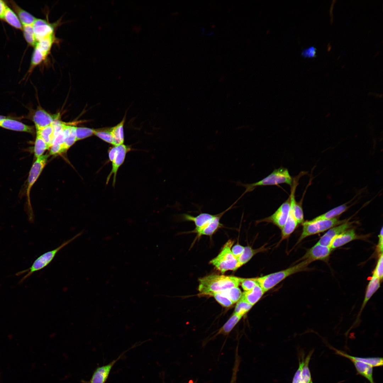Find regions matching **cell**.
<instances>
[{
	"instance_id": "1",
	"label": "cell",
	"mask_w": 383,
	"mask_h": 383,
	"mask_svg": "<svg viewBox=\"0 0 383 383\" xmlns=\"http://www.w3.org/2000/svg\"><path fill=\"white\" fill-rule=\"evenodd\" d=\"M262 300L260 292L247 287L226 291L216 301V311L219 321L223 324V338L213 359L214 367L222 353L227 350L226 371L231 369L235 343L248 324L253 307Z\"/></svg>"
},
{
	"instance_id": "2",
	"label": "cell",
	"mask_w": 383,
	"mask_h": 383,
	"mask_svg": "<svg viewBox=\"0 0 383 383\" xmlns=\"http://www.w3.org/2000/svg\"><path fill=\"white\" fill-rule=\"evenodd\" d=\"M96 311L94 309L74 316L60 340L54 362L52 383H60L94 323Z\"/></svg>"
},
{
	"instance_id": "3",
	"label": "cell",
	"mask_w": 383,
	"mask_h": 383,
	"mask_svg": "<svg viewBox=\"0 0 383 383\" xmlns=\"http://www.w3.org/2000/svg\"><path fill=\"white\" fill-rule=\"evenodd\" d=\"M116 233L114 229L99 228L78 213L65 226L63 240L69 248L72 261L76 262L102 249Z\"/></svg>"
},
{
	"instance_id": "4",
	"label": "cell",
	"mask_w": 383,
	"mask_h": 383,
	"mask_svg": "<svg viewBox=\"0 0 383 383\" xmlns=\"http://www.w3.org/2000/svg\"><path fill=\"white\" fill-rule=\"evenodd\" d=\"M72 78L75 83L109 70V50L89 39L73 37L65 48Z\"/></svg>"
},
{
	"instance_id": "5",
	"label": "cell",
	"mask_w": 383,
	"mask_h": 383,
	"mask_svg": "<svg viewBox=\"0 0 383 383\" xmlns=\"http://www.w3.org/2000/svg\"><path fill=\"white\" fill-rule=\"evenodd\" d=\"M0 254L23 261L60 267H67L68 264L67 256L65 252L13 235L0 244Z\"/></svg>"
},
{
	"instance_id": "6",
	"label": "cell",
	"mask_w": 383,
	"mask_h": 383,
	"mask_svg": "<svg viewBox=\"0 0 383 383\" xmlns=\"http://www.w3.org/2000/svg\"><path fill=\"white\" fill-rule=\"evenodd\" d=\"M250 235V232L243 242L232 251L214 255L216 264L226 281V291H235L248 286L247 252Z\"/></svg>"
},
{
	"instance_id": "7",
	"label": "cell",
	"mask_w": 383,
	"mask_h": 383,
	"mask_svg": "<svg viewBox=\"0 0 383 383\" xmlns=\"http://www.w3.org/2000/svg\"><path fill=\"white\" fill-rule=\"evenodd\" d=\"M19 7L39 38L45 51L65 50L73 36L57 24L38 13L26 1L19 2Z\"/></svg>"
},
{
	"instance_id": "8",
	"label": "cell",
	"mask_w": 383,
	"mask_h": 383,
	"mask_svg": "<svg viewBox=\"0 0 383 383\" xmlns=\"http://www.w3.org/2000/svg\"><path fill=\"white\" fill-rule=\"evenodd\" d=\"M59 137L55 148H60L74 131L81 128L95 113L96 107L87 103L72 92L69 94Z\"/></svg>"
},
{
	"instance_id": "9",
	"label": "cell",
	"mask_w": 383,
	"mask_h": 383,
	"mask_svg": "<svg viewBox=\"0 0 383 383\" xmlns=\"http://www.w3.org/2000/svg\"><path fill=\"white\" fill-rule=\"evenodd\" d=\"M6 40L26 55L44 61L45 51L29 23L15 13Z\"/></svg>"
},
{
	"instance_id": "10",
	"label": "cell",
	"mask_w": 383,
	"mask_h": 383,
	"mask_svg": "<svg viewBox=\"0 0 383 383\" xmlns=\"http://www.w3.org/2000/svg\"><path fill=\"white\" fill-rule=\"evenodd\" d=\"M84 278L88 281L98 297L104 292L110 270L104 248L83 259L73 262Z\"/></svg>"
},
{
	"instance_id": "11",
	"label": "cell",
	"mask_w": 383,
	"mask_h": 383,
	"mask_svg": "<svg viewBox=\"0 0 383 383\" xmlns=\"http://www.w3.org/2000/svg\"><path fill=\"white\" fill-rule=\"evenodd\" d=\"M65 50H46L44 61L52 84L58 91L69 94L74 82L70 72Z\"/></svg>"
},
{
	"instance_id": "12",
	"label": "cell",
	"mask_w": 383,
	"mask_h": 383,
	"mask_svg": "<svg viewBox=\"0 0 383 383\" xmlns=\"http://www.w3.org/2000/svg\"><path fill=\"white\" fill-rule=\"evenodd\" d=\"M96 298L92 287L79 270L72 266L67 298L70 313L74 316L84 311L89 302Z\"/></svg>"
},
{
	"instance_id": "13",
	"label": "cell",
	"mask_w": 383,
	"mask_h": 383,
	"mask_svg": "<svg viewBox=\"0 0 383 383\" xmlns=\"http://www.w3.org/2000/svg\"><path fill=\"white\" fill-rule=\"evenodd\" d=\"M153 282L166 279L189 269L193 258L173 255L150 254Z\"/></svg>"
},
{
	"instance_id": "14",
	"label": "cell",
	"mask_w": 383,
	"mask_h": 383,
	"mask_svg": "<svg viewBox=\"0 0 383 383\" xmlns=\"http://www.w3.org/2000/svg\"><path fill=\"white\" fill-rule=\"evenodd\" d=\"M153 282L150 254L142 252L139 263L126 287L133 301Z\"/></svg>"
},
{
	"instance_id": "15",
	"label": "cell",
	"mask_w": 383,
	"mask_h": 383,
	"mask_svg": "<svg viewBox=\"0 0 383 383\" xmlns=\"http://www.w3.org/2000/svg\"><path fill=\"white\" fill-rule=\"evenodd\" d=\"M130 299L126 287L124 289H106L101 294L99 309L104 311H111L119 309L128 304Z\"/></svg>"
},
{
	"instance_id": "16",
	"label": "cell",
	"mask_w": 383,
	"mask_h": 383,
	"mask_svg": "<svg viewBox=\"0 0 383 383\" xmlns=\"http://www.w3.org/2000/svg\"><path fill=\"white\" fill-rule=\"evenodd\" d=\"M131 277V272L126 257L125 260L111 272L104 290L124 289L128 286Z\"/></svg>"
},
{
	"instance_id": "17",
	"label": "cell",
	"mask_w": 383,
	"mask_h": 383,
	"mask_svg": "<svg viewBox=\"0 0 383 383\" xmlns=\"http://www.w3.org/2000/svg\"><path fill=\"white\" fill-rule=\"evenodd\" d=\"M15 13L13 7L8 2L0 0V39H6Z\"/></svg>"
},
{
	"instance_id": "18",
	"label": "cell",
	"mask_w": 383,
	"mask_h": 383,
	"mask_svg": "<svg viewBox=\"0 0 383 383\" xmlns=\"http://www.w3.org/2000/svg\"><path fill=\"white\" fill-rule=\"evenodd\" d=\"M13 234L10 232L4 231H0V244L4 241L6 239L10 238L12 236Z\"/></svg>"
}]
</instances>
